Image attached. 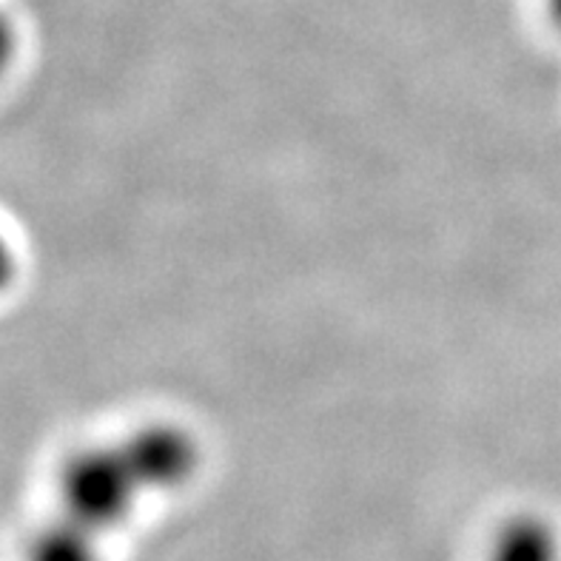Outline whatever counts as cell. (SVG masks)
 Returning <instances> with one entry per match:
<instances>
[{
  "mask_svg": "<svg viewBox=\"0 0 561 561\" xmlns=\"http://www.w3.org/2000/svg\"><path fill=\"white\" fill-rule=\"evenodd\" d=\"M146 493L149 482L117 442L71 456L60 477V511L117 530Z\"/></svg>",
  "mask_w": 561,
  "mask_h": 561,
  "instance_id": "1",
  "label": "cell"
},
{
  "mask_svg": "<svg viewBox=\"0 0 561 561\" xmlns=\"http://www.w3.org/2000/svg\"><path fill=\"white\" fill-rule=\"evenodd\" d=\"M123 448L135 459L151 493L178 491L197 477L203 462L197 436L178 422H146L123 439Z\"/></svg>",
  "mask_w": 561,
  "mask_h": 561,
  "instance_id": "2",
  "label": "cell"
},
{
  "mask_svg": "<svg viewBox=\"0 0 561 561\" xmlns=\"http://www.w3.org/2000/svg\"><path fill=\"white\" fill-rule=\"evenodd\" d=\"M491 561H561L559 534L541 516H516L499 530Z\"/></svg>",
  "mask_w": 561,
  "mask_h": 561,
  "instance_id": "3",
  "label": "cell"
},
{
  "mask_svg": "<svg viewBox=\"0 0 561 561\" xmlns=\"http://www.w3.org/2000/svg\"><path fill=\"white\" fill-rule=\"evenodd\" d=\"M14 277H18V254H14L9 237L0 231V297L12 288Z\"/></svg>",
  "mask_w": 561,
  "mask_h": 561,
  "instance_id": "4",
  "label": "cell"
},
{
  "mask_svg": "<svg viewBox=\"0 0 561 561\" xmlns=\"http://www.w3.org/2000/svg\"><path fill=\"white\" fill-rule=\"evenodd\" d=\"M14 49H18V35H14V26L7 14L0 12V78H3V71H9V66H12Z\"/></svg>",
  "mask_w": 561,
  "mask_h": 561,
  "instance_id": "5",
  "label": "cell"
},
{
  "mask_svg": "<svg viewBox=\"0 0 561 561\" xmlns=\"http://www.w3.org/2000/svg\"><path fill=\"white\" fill-rule=\"evenodd\" d=\"M548 14L556 32H561V0H548Z\"/></svg>",
  "mask_w": 561,
  "mask_h": 561,
  "instance_id": "6",
  "label": "cell"
}]
</instances>
